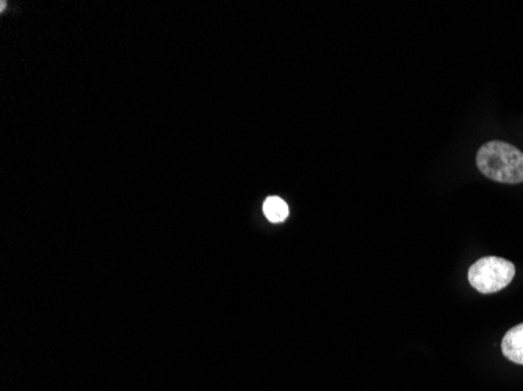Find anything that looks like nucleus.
Instances as JSON below:
<instances>
[{
  "mask_svg": "<svg viewBox=\"0 0 523 391\" xmlns=\"http://www.w3.org/2000/svg\"><path fill=\"white\" fill-rule=\"evenodd\" d=\"M264 213L271 223H284L285 219L289 218V205L278 196H270L264 202Z\"/></svg>",
  "mask_w": 523,
  "mask_h": 391,
  "instance_id": "nucleus-4",
  "label": "nucleus"
},
{
  "mask_svg": "<svg viewBox=\"0 0 523 391\" xmlns=\"http://www.w3.org/2000/svg\"><path fill=\"white\" fill-rule=\"evenodd\" d=\"M502 351L506 359L523 365V324L506 332L502 341Z\"/></svg>",
  "mask_w": 523,
  "mask_h": 391,
  "instance_id": "nucleus-3",
  "label": "nucleus"
},
{
  "mask_svg": "<svg viewBox=\"0 0 523 391\" xmlns=\"http://www.w3.org/2000/svg\"><path fill=\"white\" fill-rule=\"evenodd\" d=\"M516 276V266L500 257H484L473 263L469 270V282L483 295L498 293L508 287Z\"/></svg>",
  "mask_w": 523,
  "mask_h": 391,
  "instance_id": "nucleus-2",
  "label": "nucleus"
},
{
  "mask_svg": "<svg viewBox=\"0 0 523 391\" xmlns=\"http://www.w3.org/2000/svg\"><path fill=\"white\" fill-rule=\"evenodd\" d=\"M477 165L484 176L495 182H523V154L505 141H489L481 146Z\"/></svg>",
  "mask_w": 523,
  "mask_h": 391,
  "instance_id": "nucleus-1",
  "label": "nucleus"
}]
</instances>
